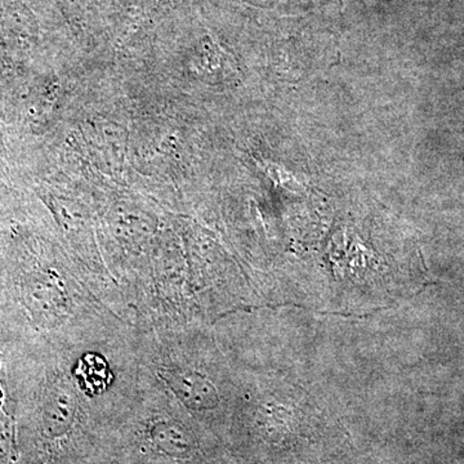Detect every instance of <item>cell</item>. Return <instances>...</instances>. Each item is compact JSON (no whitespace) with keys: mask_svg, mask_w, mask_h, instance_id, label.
<instances>
[{"mask_svg":"<svg viewBox=\"0 0 464 464\" xmlns=\"http://www.w3.org/2000/svg\"><path fill=\"white\" fill-rule=\"evenodd\" d=\"M76 413V399L72 389L58 384L48 393L43 409V426L52 438H58L72 429Z\"/></svg>","mask_w":464,"mask_h":464,"instance_id":"cell-2","label":"cell"},{"mask_svg":"<svg viewBox=\"0 0 464 464\" xmlns=\"http://www.w3.org/2000/svg\"><path fill=\"white\" fill-rule=\"evenodd\" d=\"M76 375L83 382L84 389L92 393H99L105 390L111 380L105 360L96 355L84 356L79 362Z\"/></svg>","mask_w":464,"mask_h":464,"instance_id":"cell-4","label":"cell"},{"mask_svg":"<svg viewBox=\"0 0 464 464\" xmlns=\"http://www.w3.org/2000/svg\"><path fill=\"white\" fill-rule=\"evenodd\" d=\"M152 444L167 456L186 457L191 450L188 430L176 420H161L150 431Z\"/></svg>","mask_w":464,"mask_h":464,"instance_id":"cell-3","label":"cell"},{"mask_svg":"<svg viewBox=\"0 0 464 464\" xmlns=\"http://www.w3.org/2000/svg\"><path fill=\"white\" fill-rule=\"evenodd\" d=\"M161 377L174 395L192 411H207L218 405V393L215 387L195 372L163 371Z\"/></svg>","mask_w":464,"mask_h":464,"instance_id":"cell-1","label":"cell"}]
</instances>
